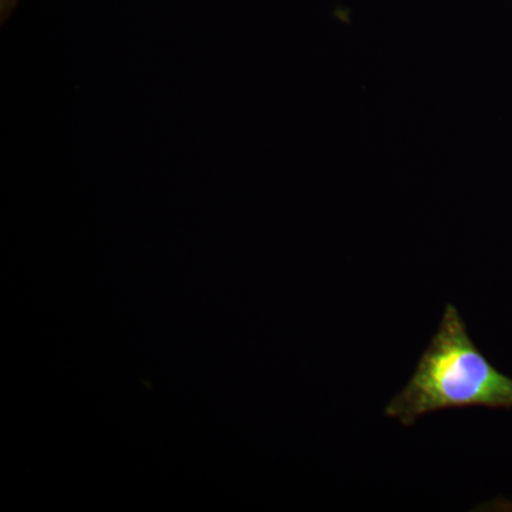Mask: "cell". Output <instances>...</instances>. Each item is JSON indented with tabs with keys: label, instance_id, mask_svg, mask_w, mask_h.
Returning <instances> with one entry per match:
<instances>
[{
	"label": "cell",
	"instance_id": "1",
	"mask_svg": "<svg viewBox=\"0 0 512 512\" xmlns=\"http://www.w3.org/2000/svg\"><path fill=\"white\" fill-rule=\"evenodd\" d=\"M468 407L512 410V379L478 349L466 320L448 303L413 376L384 414L412 427L427 414Z\"/></svg>",
	"mask_w": 512,
	"mask_h": 512
}]
</instances>
